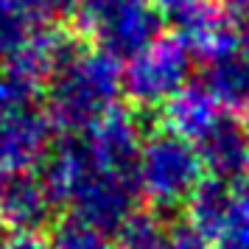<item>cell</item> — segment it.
<instances>
[{
	"label": "cell",
	"instance_id": "cell-8",
	"mask_svg": "<svg viewBox=\"0 0 249 249\" xmlns=\"http://www.w3.org/2000/svg\"><path fill=\"white\" fill-rule=\"evenodd\" d=\"M196 154L202 160V168L207 177L230 185H238L249 174V143L247 126L238 121V115L221 112L202 137L193 140Z\"/></svg>",
	"mask_w": 249,
	"mask_h": 249
},
{
	"label": "cell",
	"instance_id": "cell-7",
	"mask_svg": "<svg viewBox=\"0 0 249 249\" xmlns=\"http://www.w3.org/2000/svg\"><path fill=\"white\" fill-rule=\"evenodd\" d=\"M84 151L101 168L118 171L137 179V160L143 148V129L124 107H112L98 124L84 132Z\"/></svg>",
	"mask_w": 249,
	"mask_h": 249
},
{
	"label": "cell",
	"instance_id": "cell-14",
	"mask_svg": "<svg viewBox=\"0 0 249 249\" xmlns=\"http://www.w3.org/2000/svg\"><path fill=\"white\" fill-rule=\"evenodd\" d=\"M207 238L199 235L191 224H177L168 230V244L165 249H207Z\"/></svg>",
	"mask_w": 249,
	"mask_h": 249
},
{
	"label": "cell",
	"instance_id": "cell-10",
	"mask_svg": "<svg viewBox=\"0 0 249 249\" xmlns=\"http://www.w3.org/2000/svg\"><path fill=\"white\" fill-rule=\"evenodd\" d=\"M232 193H235V185L204 177L188 199V213H191L188 224L204 238H221L227 215H230V204H232Z\"/></svg>",
	"mask_w": 249,
	"mask_h": 249
},
{
	"label": "cell",
	"instance_id": "cell-5",
	"mask_svg": "<svg viewBox=\"0 0 249 249\" xmlns=\"http://www.w3.org/2000/svg\"><path fill=\"white\" fill-rule=\"evenodd\" d=\"M193 51L177 34H162L124 70V92L137 109L165 107V104L191 84Z\"/></svg>",
	"mask_w": 249,
	"mask_h": 249
},
{
	"label": "cell",
	"instance_id": "cell-12",
	"mask_svg": "<svg viewBox=\"0 0 249 249\" xmlns=\"http://www.w3.org/2000/svg\"><path fill=\"white\" fill-rule=\"evenodd\" d=\"M51 247L53 249H121L118 241H112L107 232L81 224L76 218H68V221L56 224Z\"/></svg>",
	"mask_w": 249,
	"mask_h": 249
},
{
	"label": "cell",
	"instance_id": "cell-16",
	"mask_svg": "<svg viewBox=\"0 0 249 249\" xmlns=\"http://www.w3.org/2000/svg\"><path fill=\"white\" fill-rule=\"evenodd\" d=\"M244 126H247V143H249V121H247V124H244Z\"/></svg>",
	"mask_w": 249,
	"mask_h": 249
},
{
	"label": "cell",
	"instance_id": "cell-1",
	"mask_svg": "<svg viewBox=\"0 0 249 249\" xmlns=\"http://www.w3.org/2000/svg\"><path fill=\"white\" fill-rule=\"evenodd\" d=\"M124 92L121 62L92 48L84 51L76 45L45 79L48 121L53 129H62L68 137L84 135L115 107V98Z\"/></svg>",
	"mask_w": 249,
	"mask_h": 249
},
{
	"label": "cell",
	"instance_id": "cell-11",
	"mask_svg": "<svg viewBox=\"0 0 249 249\" xmlns=\"http://www.w3.org/2000/svg\"><path fill=\"white\" fill-rule=\"evenodd\" d=\"M168 244V227L160 221L157 213L135 210L118 230V247L121 249H165Z\"/></svg>",
	"mask_w": 249,
	"mask_h": 249
},
{
	"label": "cell",
	"instance_id": "cell-3",
	"mask_svg": "<svg viewBox=\"0 0 249 249\" xmlns=\"http://www.w3.org/2000/svg\"><path fill=\"white\" fill-rule=\"evenodd\" d=\"M204 179L202 160L188 137L171 129H157L143 137L137 160V188L157 210H174L188 204Z\"/></svg>",
	"mask_w": 249,
	"mask_h": 249
},
{
	"label": "cell",
	"instance_id": "cell-6",
	"mask_svg": "<svg viewBox=\"0 0 249 249\" xmlns=\"http://www.w3.org/2000/svg\"><path fill=\"white\" fill-rule=\"evenodd\" d=\"M56 202L45 182L34 171H3L0 174V224L14 235H39L53 224Z\"/></svg>",
	"mask_w": 249,
	"mask_h": 249
},
{
	"label": "cell",
	"instance_id": "cell-15",
	"mask_svg": "<svg viewBox=\"0 0 249 249\" xmlns=\"http://www.w3.org/2000/svg\"><path fill=\"white\" fill-rule=\"evenodd\" d=\"M42 3V12L45 17H56V20H70V17H76L81 9V3L84 0H39Z\"/></svg>",
	"mask_w": 249,
	"mask_h": 249
},
{
	"label": "cell",
	"instance_id": "cell-2",
	"mask_svg": "<svg viewBox=\"0 0 249 249\" xmlns=\"http://www.w3.org/2000/svg\"><path fill=\"white\" fill-rule=\"evenodd\" d=\"M51 121L42 109V84L20 70L0 68V174L31 171L51 151Z\"/></svg>",
	"mask_w": 249,
	"mask_h": 249
},
{
	"label": "cell",
	"instance_id": "cell-9",
	"mask_svg": "<svg viewBox=\"0 0 249 249\" xmlns=\"http://www.w3.org/2000/svg\"><path fill=\"white\" fill-rule=\"evenodd\" d=\"M162 109H165V121H168L171 132L188 137L191 143L196 137H202L204 132L218 121V115L224 112L221 104L215 101L213 92L207 90L202 81H191V84H188L185 90L177 92Z\"/></svg>",
	"mask_w": 249,
	"mask_h": 249
},
{
	"label": "cell",
	"instance_id": "cell-4",
	"mask_svg": "<svg viewBox=\"0 0 249 249\" xmlns=\"http://www.w3.org/2000/svg\"><path fill=\"white\" fill-rule=\"evenodd\" d=\"M76 17L92 45L118 62L135 59L165 28L154 0H84Z\"/></svg>",
	"mask_w": 249,
	"mask_h": 249
},
{
	"label": "cell",
	"instance_id": "cell-13",
	"mask_svg": "<svg viewBox=\"0 0 249 249\" xmlns=\"http://www.w3.org/2000/svg\"><path fill=\"white\" fill-rule=\"evenodd\" d=\"M224 244L249 249V185H235L224 227Z\"/></svg>",
	"mask_w": 249,
	"mask_h": 249
}]
</instances>
